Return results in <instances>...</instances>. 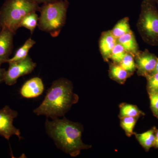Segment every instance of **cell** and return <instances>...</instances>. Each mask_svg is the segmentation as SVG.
<instances>
[{
  "label": "cell",
  "mask_w": 158,
  "mask_h": 158,
  "mask_svg": "<svg viewBox=\"0 0 158 158\" xmlns=\"http://www.w3.org/2000/svg\"><path fill=\"white\" fill-rule=\"evenodd\" d=\"M46 131L59 149L72 157L78 156L82 150L88 149L91 145L85 144L82 139L83 127L79 123L63 118L47 119Z\"/></svg>",
  "instance_id": "6da1fadb"
},
{
  "label": "cell",
  "mask_w": 158,
  "mask_h": 158,
  "mask_svg": "<svg viewBox=\"0 0 158 158\" xmlns=\"http://www.w3.org/2000/svg\"><path fill=\"white\" fill-rule=\"evenodd\" d=\"M79 97L73 92L72 83L62 78L52 82L43 101L34 113L52 119L64 116L72 106L78 101Z\"/></svg>",
  "instance_id": "7a4b0ae2"
},
{
  "label": "cell",
  "mask_w": 158,
  "mask_h": 158,
  "mask_svg": "<svg viewBox=\"0 0 158 158\" xmlns=\"http://www.w3.org/2000/svg\"><path fill=\"white\" fill-rule=\"evenodd\" d=\"M68 6L66 0L44 4L39 10L40 16L37 26L40 30L48 33L52 37H58L65 25Z\"/></svg>",
  "instance_id": "3957f363"
},
{
  "label": "cell",
  "mask_w": 158,
  "mask_h": 158,
  "mask_svg": "<svg viewBox=\"0 0 158 158\" xmlns=\"http://www.w3.org/2000/svg\"><path fill=\"white\" fill-rule=\"evenodd\" d=\"M39 9L38 4L32 0H6L0 10V27L15 34L23 18Z\"/></svg>",
  "instance_id": "277c9868"
},
{
  "label": "cell",
  "mask_w": 158,
  "mask_h": 158,
  "mask_svg": "<svg viewBox=\"0 0 158 158\" xmlns=\"http://www.w3.org/2000/svg\"><path fill=\"white\" fill-rule=\"evenodd\" d=\"M137 27L143 40L149 45L158 46V9L154 0H143Z\"/></svg>",
  "instance_id": "5b68a950"
},
{
  "label": "cell",
  "mask_w": 158,
  "mask_h": 158,
  "mask_svg": "<svg viewBox=\"0 0 158 158\" xmlns=\"http://www.w3.org/2000/svg\"><path fill=\"white\" fill-rule=\"evenodd\" d=\"M9 63V68L5 72L4 80V82L9 86L16 84L20 77L31 73L37 66L29 56L21 61Z\"/></svg>",
  "instance_id": "8992f818"
},
{
  "label": "cell",
  "mask_w": 158,
  "mask_h": 158,
  "mask_svg": "<svg viewBox=\"0 0 158 158\" xmlns=\"http://www.w3.org/2000/svg\"><path fill=\"white\" fill-rule=\"evenodd\" d=\"M18 113L6 106L0 110V136H2L7 140H9L12 135L18 137L22 139L19 130L16 128L13 124L14 119L17 117Z\"/></svg>",
  "instance_id": "52a82bcc"
},
{
  "label": "cell",
  "mask_w": 158,
  "mask_h": 158,
  "mask_svg": "<svg viewBox=\"0 0 158 158\" xmlns=\"http://www.w3.org/2000/svg\"><path fill=\"white\" fill-rule=\"evenodd\" d=\"M136 69L138 75L146 77L152 73L155 68L158 57L148 50L138 52L135 56Z\"/></svg>",
  "instance_id": "ba28073f"
},
{
  "label": "cell",
  "mask_w": 158,
  "mask_h": 158,
  "mask_svg": "<svg viewBox=\"0 0 158 158\" xmlns=\"http://www.w3.org/2000/svg\"><path fill=\"white\" fill-rule=\"evenodd\" d=\"M14 34L6 29L0 31V66L7 62L13 48Z\"/></svg>",
  "instance_id": "9c48e42d"
},
{
  "label": "cell",
  "mask_w": 158,
  "mask_h": 158,
  "mask_svg": "<svg viewBox=\"0 0 158 158\" xmlns=\"http://www.w3.org/2000/svg\"><path fill=\"white\" fill-rule=\"evenodd\" d=\"M44 89L42 79L35 77L28 80L23 85L20 90V94L24 98H35L41 95Z\"/></svg>",
  "instance_id": "30bf717a"
},
{
  "label": "cell",
  "mask_w": 158,
  "mask_h": 158,
  "mask_svg": "<svg viewBox=\"0 0 158 158\" xmlns=\"http://www.w3.org/2000/svg\"><path fill=\"white\" fill-rule=\"evenodd\" d=\"M116 43L117 39L111 31L102 33L100 39L99 48L102 56L105 61H108L110 59L112 51Z\"/></svg>",
  "instance_id": "8fae6325"
},
{
  "label": "cell",
  "mask_w": 158,
  "mask_h": 158,
  "mask_svg": "<svg viewBox=\"0 0 158 158\" xmlns=\"http://www.w3.org/2000/svg\"><path fill=\"white\" fill-rule=\"evenodd\" d=\"M117 42L123 47L127 52L134 57L139 52L135 37L131 31L117 38Z\"/></svg>",
  "instance_id": "7c38bea8"
},
{
  "label": "cell",
  "mask_w": 158,
  "mask_h": 158,
  "mask_svg": "<svg viewBox=\"0 0 158 158\" xmlns=\"http://www.w3.org/2000/svg\"><path fill=\"white\" fill-rule=\"evenodd\" d=\"M155 127L141 134L134 133L137 140L146 152L154 146L156 131Z\"/></svg>",
  "instance_id": "4fadbf2b"
},
{
  "label": "cell",
  "mask_w": 158,
  "mask_h": 158,
  "mask_svg": "<svg viewBox=\"0 0 158 158\" xmlns=\"http://www.w3.org/2000/svg\"><path fill=\"white\" fill-rule=\"evenodd\" d=\"M109 73L111 78L120 84H123L131 73L115 63L110 65Z\"/></svg>",
  "instance_id": "5bb4252c"
},
{
  "label": "cell",
  "mask_w": 158,
  "mask_h": 158,
  "mask_svg": "<svg viewBox=\"0 0 158 158\" xmlns=\"http://www.w3.org/2000/svg\"><path fill=\"white\" fill-rule=\"evenodd\" d=\"M36 44V42L31 39L29 38L16 51V52L14 56L8 60L7 62H15L18 61H21L25 59L28 56L29 51Z\"/></svg>",
  "instance_id": "9a60e30c"
},
{
  "label": "cell",
  "mask_w": 158,
  "mask_h": 158,
  "mask_svg": "<svg viewBox=\"0 0 158 158\" xmlns=\"http://www.w3.org/2000/svg\"><path fill=\"white\" fill-rule=\"evenodd\" d=\"M119 118L124 117H135L139 118L144 116V113L135 106L127 103H122L119 106Z\"/></svg>",
  "instance_id": "2e32d148"
},
{
  "label": "cell",
  "mask_w": 158,
  "mask_h": 158,
  "mask_svg": "<svg viewBox=\"0 0 158 158\" xmlns=\"http://www.w3.org/2000/svg\"><path fill=\"white\" fill-rule=\"evenodd\" d=\"M111 31L116 39L131 31L128 18H124L119 20Z\"/></svg>",
  "instance_id": "e0dca14e"
},
{
  "label": "cell",
  "mask_w": 158,
  "mask_h": 158,
  "mask_svg": "<svg viewBox=\"0 0 158 158\" xmlns=\"http://www.w3.org/2000/svg\"><path fill=\"white\" fill-rule=\"evenodd\" d=\"M38 19L39 17L36 12L29 13L26 15L21 22L19 27L26 28L32 34L38 25Z\"/></svg>",
  "instance_id": "ac0fdd59"
},
{
  "label": "cell",
  "mask_w": 158,
  "mask_h": 158,
  "mask_svg": "<svg viewBox=\"0 0 158 158\" xmlns=\"http://www.w3.org/2000/svg\"><path fill=\"white\" fill-rule=\"evenodd\" d=\"M138 118L135 117H124L120 118V126L128 137H131L132 135H134L133 131Z\"/></svg>",
  "instance_id": "d6986e66"
},
{
  "label": "cell",
  "mask_w": 158,
  "mask_h": 158,
  "mask_svg": "<svg viewBox=\"0 0 158 158\" xmlns=\"http://www.w3.org/2000/svg\"><path fill=\"white\" fill-rule=\"evenodd\" d=\"M134 56L127 52L119 65L125 70L132 73L136 69V65Z\"/></svg>",
  "instance_id": "ffe728a7"
},
{
  "label": "cell",
  "mask_w": 158,
  "mask_h": 158,
  "mask_svg": "<svg viewBox=\"0 0 158 158\" xmlns=\"http://www.w3.org/2000/svg\"><path fill=\"white\" fill-rule=\"evenodd\" d=\"M126 53L123 47L117 42L112 51L110 59L113 61V63L119 64Z\"/></svg>",
  "instance_id": "44dd1931"
},
{
  "label": "cell",
  "mask_w": 158,
  "mask_h": 158,
  "mask_svg": "<svg viewBox=\"0 0 158 158\" xmlns=\"http://www.w3.org/2000/svg\"><path fill=\"white\" fill-rule=\"evenodd\" d=\"M148 93L158 91V73L146 77Z\"/></svg>",
  "instance_id": "7402d4cb"
},
{
  "label": "cell",
  "mask_w": 158,
  "mask_h": 158,
  "mask_svg": "<svg viewBox=\"0 0 158 158\" xmlns=\"http://www.w3.org/2000/svg\"><path fill=\"white\" fill-rule=\"evenodd\" d=\"M150 102V108L156 118L158 115V91L148 93Z\"/></svg>",
  "instance_id": "603a6c76"
},
{
  "label": "cell",
  "mask_w": 158,
  "mask_h": 158,
  "mask_svg": "<svg viewBox=\"0 0 158 158\" xmlns=\"http://www.w3.org/2000/svg\"><path fill=\"white\" fill-rule=\"evenodd\" d=\"M6 71L5 69L1 68V66H0V84L2 82H4V75H5Z\"/></svg>",
  "instance_id": "cb8c5ba5"
},
{
  "label": "cell",
  "mask_w": 158,
  "mask_h": 158,
  "mask_svg": "<svg viewBox=\"0 0 158 158\" xmlns=\"http://www.w3.org/2000/svg\"><path fill=\"white\" fill-rule=\"evenodd\" d=\"M32 1L37 3V4H39L40 3L45 4V3L52 2H55L57 0H32Z\"/></svg>",
  "instance_id": "d4e9b609"
},
{
  "label": "cell",
  "mask_w": 158,
  "mask_h": 158,
  "mask_svg": "<svg viewBox=\"0 0 158 158\" xmlns=\"http://www.w3.org/2000/svg\"><path fill=\"white\" fill-rule=\"evenodd\" d=\"M154 147L155 148H158V129H157L156 131L155 142Z\"/></svg>",
  "instance_id": "484cf974"
},
{
  "label": "cell",
  "mask_w": 158,
  "mask_h": 158,
  "mask_svg": "<svg viewBox=\"0 0 158 158\" xmlns=\"http://www.w3.org/2000/svg\"><path fill=\"white\" fill-rule=\"evenodd\" d=\"M156 73H158V59L155 68L154 70L152 72V73L151 74L149 75H151L153 74Z\"/></svg>",
  "instance_id": "4316f807"
},
{
  "label": "cell",
  "mask_w": 158,
  "mask_h": 158,
  "mask_svg": "<svg viewBox=\"0 0 158 158\" xmlns=\"http://www.w3.org/2000/svg\"><path fill=\"white\" fill-rule=\"evenodd\" d=\"M154 2H155L156 5L157 6L158 8V0H154Z\"/></svg>",
  "instance_id": "83f0119b"
},
{
  "label": "cell",
  "mask_w": 158,
  "mask_h": 158,
  "mask_svg": "<svg viewBox=\"0 0 158 158\" xmlns=\"http://www.w3.org/2000/svg\"><path fill=\"white\" fill-rule=\"evenodd\" d=\"M156 118H158V115L157 117H156Z\"/></svg>",
  "instance_id": "f1b7e54d"
},
{
  "label": "cell",
  "mask_w": 158,
  "mask_h": 158,
  "mask_svg": "<svg viewBox=\"0 0 158 158\" xmlns=\"http://www.w3.org/2000/svg\"><path fill=\"white\" fill-rule=\"evenodd\" d=\"M1 29V27H0V29Z\"/></svg>",
  "instance_id": "f546056e"
}]
</instances>
